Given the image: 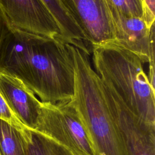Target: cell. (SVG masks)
Wrapping results in <instances>:
<instances>
[{
  "instance_id": "cell-1",
  "label": "cell",
  "mask_w": 155,
  "mask_h": 155,
  "mask_svg": "<svg viewBox=\"0 0 155 155\" xmlns=\"http://www.w3.org/2000/svg\"><path fill=\"white\" fill-rule=\"evenodd\" d=\"M0 71L22 81L42 102L70 101L74 63L68 44L12 28L0 50Z\"/></svg>"
},
{
  "instance_id": "cell-2",
  "label": "cell",
  "mask_w": 155,
  "mask_h": 155,
  "mask_svg": "<svg viewBox=\"0 0 155 155\" xmlns=\"http://www.w3.org/2000/svg\"><path fill=\"white\" fill-rule=\"evenodd\" d=\"M74 70L71 103L78 111L92 145L94 155H128L111 116L101 81L92 68L90 54L68 44Z\"/></svg>"
},
{
  "instance_id": "cell-3",
  "label": "cell",
  "mask_w": 155,
  "mask_h": 155,
  "mask_svg": "<svg viewBox=\"0 0 155 155\" xmlns=\"http://www.w3.org/2000/svg\"><path fill=\"white\" fill-rule=\"evenodd\" d=\"M94 70L127 107L147 126L155 128V89L137 55L115 42L92 48Z\"/></svg>"
},
{
  "instance_id": "cell-4",
  "label": "cell",
  "mask_w": 155,
  "mask_h": 155,
  "mask_svg": "<svg viewBox=\"0 0 155 155\" xmlns=\"http://www.w3.org/2000/svg\"><path fill=\"white\" fill-rule=\"evenodd\" d=\"M35 131L62 145L74 155H94L91 143L70 101L42 102Z\"/></svg>"
},
{
  "instance_id": "cell-5",
  "label": "cell",
  "mask_w": 155,
  "mask_h": 155,
  "mask_svg": "<svg viewBox=\"0 0 155 155\" xmlns=\"http://www.w3.org/2000/svg\"><path fill=\"white\" fill-rule=\"evenodd\" d=\"M101 82L110 111L128 154L155 155V128L142 122L110 85Z\"/></svg>"
},
{
  "instance_id": "cell-6",
  "label": "cell",
  "mask_w": 155,
  "mask_h": 155,
  "mask_svg": "<svg viewBox=\"0 0 155 155\" xmlns=\"http://www.w3.org/2000/svg\"><path fill=\"white\" fill-rule=\"evenodd\" d=\"M93 47L115 42L113 25L105 0H59Z\"/></svg>"
},
{
  "instance_id": "cell-7",
  "label": "cell",
  "mask_w": 155,
  "mask_h": 155,
  "mask_svg": "<svg viewBox=\"0 0 155 155\" xmlns=\"http://www.w3.org/2000/svg\"><path fill=\"white\" fill-rule=\"evenodd\" d=\"M0 8L12 28L63 39L57 22L42 0H0Z\"/></svg>"
},
{
  "instance_id": "cell-8",
  "label": "cell",
  "mask_w": 155,
  "mask_h": 155,
  "mask_svg": "<svg viewBox=\"0 0 155 155\" xmlns=\"http://www.w3.org/2000/svg\"><path fill=\"white\" fill-rule=\"evenodd\" d=\"M109 11L114 42L137 55L144 64L154 65V24L149 27L143 18L127 17L113 10Z\"/></svg>"
},
{
  "instance_id": "cell-9",
  "label": "cell",
  "mask_w": 155,
  "mask_h": 155,
  "mask_svg": "<svg viewBox=\"0 0 155 155\" xmlns=\"http://www.w3.org/2000/svg\"><path fill=\"white\" fill-rule=\"evenodd\" d=\"M0 93L20 122L35 130L41 102L33 92L18 78L0 71Z\"/></svg>"
},
{
  "instance_id": "cell-10",
  "label": "cell",
  "mask_w": 155,
  "mask_h": 155,
  "mask_svg": "<svg viewBox=\"0 0 155 155\" xmlns=\"http://www.w3.org/2000/svg\"><path fill=\"white\" fill-rule=\"evenodd\" d=\"M42 1L57 22L64 42L90 55L92 48L87 43L80 28L65 11L59 0Z\"/></svg>"
},
{
  "instance_id": "cell-11",
  "label": "cell",
  "mask_w": 155,
  "mask_h": 155,
  "mask_svg": "<svg viewBox=\"0 0 155 155\" xmlns=\"http://www.w3.org/2000/svg\"><path fill=\"white\" fill-rule=\"evenodd\" d=\"M24 137L25 155H74L62 145L35 130H26Z\"/></svg>"
},
{
  "instance_id": "cell-12",
  "label": "cell",
  "mask_w": 155,
  "mask_h": 155,
  "mask_svg": "<svg viewBox=\"0 0 155 155\" xmlns=\"http://www.w3.org/2000/svg\"><path fill=\"white\" fill-rule=\"evenodd\" d=\"M26 130L21 131L7 122L0 119V153L1 154L25 155L24 135Z\"/></svg>"
},
{
  "instance_id": "cell-13",
  "label": "cell",
  "mask_w": 155,
  "mask_h": 155,
  "mask_svg": "<svg viewBox=\"0 0 155 155\" xmlns=\"http://www.w3.org/2000/svg\"><path fill=\"white\" fill-rule=\"evenodd\" d=\"M109 9L127 16L143 18L145 8L143 0H105Z\"/></svg>"
},
{
  "instance_id": "cell-14",
  "label": "cell",
  "mask_w": 155,
  "mask_h": 155,
  "mask_svg": "<svg viewBox=\"0 0 155 155\" xmlns=\"http://www.w3.org/2000/svg\"><path fill=\"white\" fill-rule=\"evenodd\" d=\"M0 119H2L21 131L28 128L25 127L10 109L0 93Z\"/></svg>"
},
{
  "instance_id": "cell-15",
  "label": "cell",
  "mask_w": 155,
  "mask_h": 155,
  "mask_svg": "<svg viewBox=\"0 0 155 155\" xmlns=\"http://www.w3.org/2000/svg\"><path fill=\"white\" fill-rule=\"evenodd\" d=\"M145 13L144 20L149 27L154 24L155 0H143Z\"/></svg>"
},
{
  "instance_id": "cell-16",
  "label": "cell",
  "mask_w": 155,
  "mask_h": 155,
  "mask_svg": "<svg viewBox=\"0 0 155 155\" xmlns=\"http://www.w3.org/2000/svg\"><path fill=\"white\" fill-rule=\"evenodd\" d=\"M12 28L0 8V50L5 39L10 32Z\"/></svg>"
},
{
  "instance_id": "cell-17",
  "label": "cell",
  "mask_w": 155,
  "mask_h": 155,
  "mask_svg": "<svg viewBox=\"0 0 155 155\" xmlns=\"http://www.w3.org/2000/svg\"><path fill=\"white\" fill-rule=\"evenodd\" d=\"M0 155H2V154H1V153H0Z\"/></svg>"
}]
</instances>
